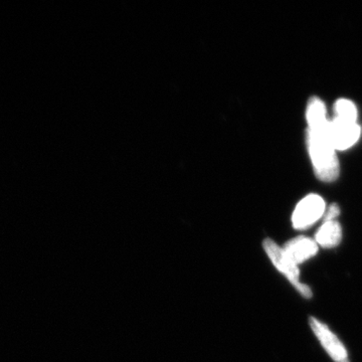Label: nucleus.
I'll return each instance as SVG.
<instances>
[{
	"mask_svg": "<svg viewBox=\"0 0 362 362\" xmlns=\"http://www.w3.org/2000/svg\"><path fill=\"white\" fill-rule=\"evenodd\" d=\"M307 143L314 170L324 182L337 180L339 163L334 147L328 135L329 121L326 119V107L319 98H311L307 106Z\"/></svg>",
	"mask_w": 362,
	"mask_h": 362,
	"instance_id": "f257e3e1",
	"label": "nucleus"
},
{
	"mask_svg": "<svg viewBox=\"0 0 362 362\" xmlns=\"http://www.w3.org/2000/svg\"><path fill=\"white\" fill-rule=\"evenodd\" d=\"M263 247L273 265L290 281V283L296 288L297 291L305 298H311L310 287L300 282L299 269H298L296 264L288 257L284 249L279 247L274 240L270 239L264 240Z\"/></svg>",
	"mask_w": 362,
	"mask_h": 362,
	"instance_id": "f03ea898",
	"label": "nucleus"
},
{
	"mask_svg": "<svg viewBox=\"0 0 362 362\" xmlns=\"http://www.w3.org/2000/svg\"><path fill=\"white\" fill-rule=\"evenodd\" d=\"M325 211V202L322 197L310 194L298 204L293 213L292 223L296 230H304L316 223Z\"/></svg>",
	"mask_w": 362,
	"mask_h": 362,
	"instance_id": "7ed1b4c3",
	"label": "nucleus"
},
{
	"mask_svg": "<svg viewBox=\"0 0 362 362\" xmlns=\"http://www.w3.org/2000/svg\"><path fill=\"white\" fill-rule=\"evenodd\" d=\"M361 129L356 122L341 120L335 117L328 126V135L335 150L349 149L361 137Z\"/></svg>",
	"mask_w": 362,
	"mask_h": 362,
	"instance_id": "20e7f679",
	"label": "nucleus"
},
{
	"mask_svg": "<svg viewBox=\"0 0 362 362\" xmlns=\"http://www.w3.org/2000/svg\"><path fill=\"white\" fill-rule=\"evenodd\" d=\"M309 323H310L314 334L318 338L324 349L327 351L333 361L335 362H349L344 345L325 324L319 321L318 319L314 318V317H310Z\"/></svg>",
	"mask_w": 362,
	"mask_h": 362,
	"instance_id": "39448f33",
	"label": "nucleus"
},
{
	"mask_svg": "<svg viewBox=\"0 0 362 362\" xmlns=\"http://www.w3.org/2000/svg\"><path fill=\"white\" fill-rule=\"evenodd\" d=\"M286 254L296 265L315 256L318 252V245L315 240L306 237H297L286 243L284 247Z\"/></svg>",
	"mask_w": 362,
	"mask_h": 362,
	"instance_id": "423d86ee",
	"label": "nucleus"
},
{
	"mask_svg": "<svg viewBox=\"0 0 362 362\" xmlns=\"http://www.w3.org/2000/svg\"><path fill=\"white\" fill-rule=\"evenodd\" d=\"M342 239V228L337 221H325L315 235L317 245L325 249H332L340 244Z\"/></svg>",
	"mask_w": 362,
	"mask_h": 362,
	"instance_id": "0eeeda50",
	"label": "nucleus"
},
{
	"mask_svg": "<svg viewBox=\"0 0 362 362\" xmlns=\"http://www.w3.org/2000/svg\"><path fill=\"white\" fill-rule=\"evenodd\" d=\"M337 118L341 120L349 121V122H356L357 110L356 105L349 100H338L334 107Z\"/></svg>",
	"mask_w": 362,
	"mask_h": 362,
	"instance_id": "6e6552de",
	"label": "nucleus"
},
{
	"mask_svg": "<svg viewBox=\"0 0 362 362\" xmlns=\"http://www.w3.org/2000/svg\"><path fill=\"white\" fill-rule=\"evenodd\" d=\"M340 214L339 206L337 204H331L325 214V221H334Z\"/></svg>",
	"mask_w": 362,
	"mask_h": 362,
	"instance_id": "1a4fd4ad",
	"label": "nucleus"
}]
</instances>
